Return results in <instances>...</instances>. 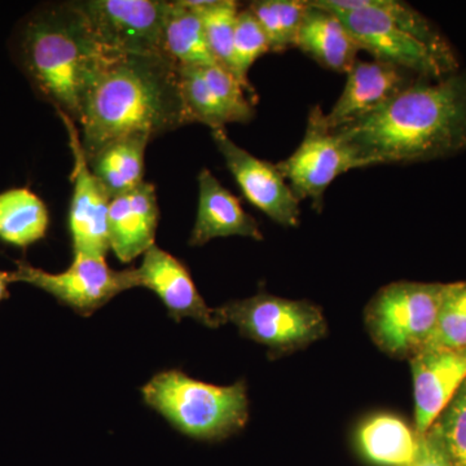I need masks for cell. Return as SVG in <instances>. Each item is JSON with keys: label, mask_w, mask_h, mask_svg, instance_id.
<instances>
[{"label": "cell", "mask_w": 466, "mask_h": 466, "mask_svg": "<svg viewBox=\"0 0 466 466\" xmlns=\"http://www.w3.org/2000/svg\"><path fill=\"white\" fill-rule=\"evenodd\" d=\"M334 131L360 167L455 155L466 148V73L410 84L381 108Z\"/></svg>", "instance_id": "obj_1"}, {"label": "cell", "mask_w": 466, "mask_h": 466, "mask_svg": "<svg viewBox=\"0 0 466 466\" xmlns=\"http://www.w3.org/2000/svg\"><path fill=\"white\" fill-rule=\"evenodd\" d=\"M184 125L177 67L162 55L113 54L86 95L76 122L86 158L122 137L152 140Z\"/></svg>", "instance_id": "obj_2"}, {"label": "cell", "mask_w": 466, "mask_h": 466, "mask_svg": "<svg viewBox=\"0 0 466 466\" xmlns=\"http://www.w3.org/2000/svg\"><path fill=\"white\" fill-rule=\"evenodd\" d=\"M9 52L39 100L78 122L91 85L113 54L75 2L36 5L18 21Z\"/></svg>", "instance_id": "obj_3"}, {"label": "cell", "mask_w": 466, "mask_h": 466, "mask_svg": "<svg viewBox=\"0 0 466 466\" xmlns=\"http://www.w3.org/2000/svg\"><path fill=\"white\" fill-rule=\"evenodd\" d=\"M142 394L147 406L193 440H225L240 431L249 420L244 381L217 386L170 370L153 377Z\"/></svg>", "instance_id": "obj_4"}, {"label": "cell", "mask_w": 466, "mask_h": 466, "mask_svg": "<svg viewBox=\"0 0 466 466\" xmlns=\"http://www.w3.org/2000/svg\"><path fill=\"white\" fill-rule=\"evenodd\" d=\"M443 285L398 281L383 287L364 312L373 342L394 358L421 351L433 333Z\"/></svg>", "instance_id": "obj_5"}, {"label": "cell", "mask_w": 466, "mask_h": 466, "mask_svg": "<svg viewBox=\"0 0 466 466\" xmlns=\"http://www.w3.org/2000/svg\"><path fill=\"white\" fill-rule=\"evenodd\" d=\"M226 324L238 328L242 336L265 345L271 355H284L306 348L327 333L321 309L308 300H290L257 294L219 308Z\"/></svg>", "instance_id": "obj_6"}, {"label": "cell", "mask_w": 466, "mask_h": 466, "mask_svg": "<svg viewBox=\"0 0 466 466\" xmlns=\"http://www.w3.org/2000/svg\"><path fill=\"white\" fill-rule=\"evenodd\" d=\"M9 276L11 283L38 288L84 318L94 315L122 291L139 287L137 268L116 271L110 268L104 257L84 253H76L72 265L58 274L17 262L16 269Z\"/></svg>", "instance_id": "obj_7"}, {"label": "cell", "mask_w": 466, "mask_h": 466, "mask_svg": "<svg viewBox=\"0 0 466 466\" xmlns=\"http://www.w3.org/2000/svg\"><path fill=\"white\" fill-rule=\"evenodd\" d=\"M314 3L336 14L360 50L372 54L375 60L410 70L431 81L450 76L424 43L404 32L382 12L358 5L357 0H315Z\"/></svg>", "instance_id": "obj_8"}, {"label": "cell", "mask_w": 466, "mask_h": 466, "mask_svg": "<svg viewBox=\"0 0 466 466\" xmlns=\"http://www.w3.org/2000/svg\"><path fill=\"white\" fill-rule=\"evenodd\" d=\"M299 201L311 200L315 210H323L328 187L359 167L352 150L325 122L320 106L309 110L305 137L296 152L276 164Z\"/></svg>", "instance_id": "obj_9"}, {"label": "cell", "mask_w": 466, "mask_h": 466, "mask_svg": "<svg viewBox=\"0 0 466 466\" xmlns=\"http://www.w3.org/2000/svg\"><path fill=\"white\" fill-rule=\"evenodd\" d=\"M97 41L121 55H161L167 0H76Z\"/></svg>", "instance_id": "obj_10"}, {"label": "cell", "mask_w": 466, "mask_h": 466, "mask_svg": "<svg viewBox=\"0 0 466 466\" xmlns=\"http://www.w3.org/2000/svg\"><path fill=\"white\" fill-rule=\"evenodd\" d=\"M177 85L187 125L218 130L228 124H247L256 116V100L219 64L177 67Z\"/></svg>", "instance_id": "obj_11"}, {"label": "cell", "mask_w": 466, "mask_h": 466, "mask_svg": "<svg viewBox=\"0 0 466 466\" xmlns=\"http://www.w3.org/2000/svg\"><path fill=\"white\" fill-rule=\"evenodd\" d=\"M66 126L70 152L73 156L72 200L67 214V228L72 240L73 254L104 257L109 249L108 213L112 201L109 193L92 173L76 122L57 113Z\"/></svg>", "instance_id": "obj_12"}, {"label": "cell", "mask_w": 466, "mask_h": 466, "mask_svg": "<svg viewBox=\"0 0 466 466\" xmlns=\"http://www.w3.org/2000/svg\"><path fill=\"white\" fill-rule=\"evenodd\" d=\"M211 137L245 198L278 225L299 226L300 201L276 164L254 157L233 142L225 128L211 131Z\"/></svg>", "instance_id": "obj_13"}, {"label": "cell", "mask_w": 466, "mask_h": 466, "mask_svg": "<svg viewBox=\"0 0 466 466\" xmlns=\"http://www.w3.org/2000/svg\"><path fill=\"white\" fill-rule=\"evenodd\" d=\"M139 287L155 291L175 321L191 318L216 329L226 324L219 309H210L198 293L188 268L168 251L153 245L137 268Z\"/></svg>", "instance_id": "obj_14"}, {"label": "cell", "mask_w": 466, "mask_h": 466, "mask_svg": "<svg viewBox=\"0 0 466 466\" xmlns=\"http://www.w3.org/2000/svg\"><path fill=\"white\" fill-rule=\"evenodd\" d=\"M410 361L415 431L424 435L466 380V350H421Z\"/></svg>", "instance_id": "obj_15"}, {"label": "cell", "mask_w": 466, "mask_h": 466, "mask_svg": "<svg viewBox=\"0 0 466 466\" xmlns=\"http://www.w3.org/2000/svg\"><path fill=\"white\" fill-rule=\"evenodd\" d=\"M406 70L382 61L357 60L348 73L341 96L325 122L330 130L342 127L381 108L410 85Z\"/></svg>", "instance_id": "obj_16"}, {"label": "cell", "mask_w": 466, "mask_h": 466, "mask_svg": "<svg viewBox=\"0 0 466 466\" xmlns=\"http://www.w3.org/2000/svg\"><path fill=\"white\" fill-rule=\"evenodd\" d=\"M159 220L155 184L144 182L113 198L109 205V249L121 263H130L156 245Z\"/></svg>", "instance_id": "obj_17"}, {"label": "cell", "mask_w": 466, "mask_h": 466, "mask_svg": "<svg viewBox=\"0 0 466 466\" xmlns=\"http://www.w3.org/2000/svg\"><path fill=\"white\" fill-rule=\"evenodd\" d=\"M242 236L263 240L258 223L208 168L198 174V208L189 245L202 247L214 238Z\"/></svg>", "instance_id": "obj_18"}, {"label": "cell", "mask_w": 466, "mask_h": 466, "mask_svg": "<svg viewBox=\"0 0 466 466\" xmlns=\"http://www.w3.org/2000/svg\"><path fill=\"white\" fill-rule=\"evenodd\" d=\"M296 47L321 66L339 73H349L360 51L339 17L314 2H309Z\"/></svg>", "instance_id": "obj_19"}, {"label": "cell", "mask_w": 466, "mask_h": 466, "mask_svg": "<svg viewBox=\"0 0 466 466\" xmlns=\"http://www.w3.org/2000/svg\"><path fill=\"white\" fill-rule=\"evenodd\" d=\"M149 142V137L144 135L122 137L106 144L87 158L92 173L110 198L133 191L146 182V149Z\"/></svg>", "instance_id": "obj_20"}, {"label": "cell", "mask_w": 466, "mask_h": 466, "mask_svg": "<svg viewBox=\"0 0 466 466\" xmlns=\"http://www.w3.org/2000/svg\"><path fill=\"white\" fill-rule=\"evenodd\" d=\"M357 443L361 455L380 466H407L415 459L419 434L400 417L380 413L359 428Z\"/></svg>", "instance_id": "obj_21"}, {"label": "cell", "mask_w": 466, "mask_h": 466, "mask_svg": "<svg viewBox=\"0 0 466 466\" xmlns=\"http://www.w3.org/2000/svg\"><path fill=\"white\" fill-rule=\"evenodd\" d=\"M161 55L177 67L217 64L208 50L200 15L186 0L168 2Z\"/></svg>", "instance_id": "obj_22"}, {"label": "cell", "mask_w": 466, "mask_h": 466, "mask_svg": "<svg viewBox=\"0 0 466 466\" xmlns=\"http://www.w3.org/2000/svg\"><path fill=\"white\" fill-rule=\"evenodd\" d=\"M50 211L27 187L0 193V240L16 248L32 247L50 228Z\"/></svg>", "instance_id": "obj_23"}, {"label": "cell", "mask_w": 466, "mask_h": 466, "mask_svg": "<svg viewBox=\"0 0 466 466\" xmlns=\"http://www.w3.org/2000/svg\"><path fill=\"white\" fill-rule=\"evenodd\" d=\"M200 15L208 50L217 64L235 76L233 35L240 3L233 0H186Z\"/></svg>", "instance_id": "obj_24"}, {"label": "cell", "mask_w": 466, "mask_h": 466, "mask_svg": "<svg viewBox=\"0 0 466 466\" xmlns=\"http://www.w3.org/2000/svg\"><path fill=\"white\" fill-rule=\"evenodd\" d=\"M426 349L466 350V280L443 285L437 321Z\"/></svg>", "instance_id": "obj_25"}, {"label": "cell", "mask_w": 466, "mask_h": 466, "mask_svg": "<svg viewBox=\"0 0 466 466\" xmlns=\"http://www.w3.org/2000/svg\"><path fill=\"white\" fill-rule=\"evenodd\" d=\"M267 52H271V48L262 26L248 5L241 7L236 16L235 35H233L235 76L254 100L257 99L256 90L251 86L248 76L254 63Z\"/></svg>", "instance_id": "obj_26"}, {"label": "cell", "mask_w": 466, "mask_h": 466, "mask_svg": "<svg viewBox=\"0 0 466 466\" xmlns=\"http://www.w3.org/2000/svg\"><path fill=\"white\" fill-rule=\"evenodd\" d=\"M453 466H466V380L429 429Z\"/></svg>", "instance_id": "obj_27"}, {"label": "cell", "mask_w": 466, "mask_h": 466, "mask_svg": "<svg viewBox=\"0 0 466 466\" xmlns=\"http://www.w3.org/2000/svg\"><path fill=\"white\" fill-rule=\"evenodd\" d=\"M274 7L280 21L281 33L288 48L296 47L297 39L309 9V2L302 0H274Z\"/></svg>", "instance_id": "obj_28"}, {"label": "cell", "mask_w": 466, "mask_h": 466, "mask_svg": "<svg viewBox=\"0 0 466 466\" xmlns=\"http://www.w3.org/2000/svg\"><path fill=\"white\" fill-rule=\"evenodd\" d=\"M407 466H453L440 441L431 431L419 435V449L413 461Z\"/></svg>", "instance_id": "obj_29"}, {"label": "cell", "mask_w": 466, "mask_h": 466, "mask_svg": "<svg viewBox=\"0 0 466 466\" xmlns=\"http://www.w3.org/2000/svg\"><path fill=\"white\" fill-rule=\"evenodd\" d=\"M9 284H12L9 272L2 271V269H0V303H2L3 300L7 299L9 297Z\"/></svg>", "instance_id": "obj_30"}]
</instances>
